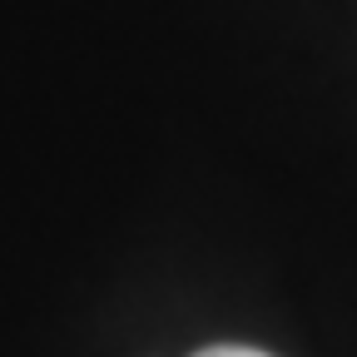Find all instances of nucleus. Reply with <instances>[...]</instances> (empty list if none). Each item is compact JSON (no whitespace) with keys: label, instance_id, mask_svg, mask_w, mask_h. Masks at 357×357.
Wrapping results in <instances>:
<instances>
[{"label":"nucleus","instance_id":"nucleus-1","mask_svg":"<svg viewBox=\"0 0 357 357\" xmlns=\"http://www.w3.org/2000/svg\"><path fill=\"white\" fill-rule=\"evenodd\" d=\"M194 357H268V352H258V347H234V342H218V347H204V352H194Z\"/></svg>","mask_w":357,"mask_h":357}]
</instances>
